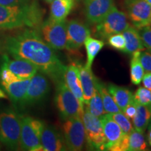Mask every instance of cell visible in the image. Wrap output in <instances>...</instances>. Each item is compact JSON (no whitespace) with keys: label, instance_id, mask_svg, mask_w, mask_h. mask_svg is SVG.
I'll return each mask as SVG.
<instances>
[{"label":"cell","instance_id":"3","mask_svg":"<svg viewBox=\"0 0 151 151\" xmlns=\"http://www.w3.org/2000/svg\"><path fill=\"white\" fill-rule=\"evenodd\" d=\"M22 116L9 106H0V142L12 150L20 148Z\"/></svg>","mask_w":151,"mask_h":151},{"label":"cell","instance_id":"24","mask_svg":"<svg viewBox=\"0 0 151 151\" xmlns=\"http://www.w3.org/2000/svg\"><path fill=\"white\" fill-rule=\"evenodd\" d=\"M84 45L87 52V61L85 65L88 68L92 69V65L94 58L104 46V42L89 36L84 41Z\"/></svg>","mask_w":151,"mask_h":151},{"label":"cell","instance_id":"9","mask_svg":"<svg viewBox=\"0 0 151 151\" xmlns=\"http://www.w3.org/2000/svg\"><path fill=\"white\" fill-rule=\"evenodd\" d=\"M82 120L86 130V142L89 148L94 150H105L106 141L100 118L93 116L86 107Z\"/></svg>","mask_w":151,"mask_h":151},{"label":"cell","instance_id":"30","mask_svg":"<svg viewBox=\"0 0 151 151\" xmlns=\"http://www.w3.org/2000/svg\"><path fill=\"white\" fill-rule=\"evenodd\" d=\"M136 102L148 107L151 110V91L144 87H139L134 94Z\"/></svg>","mask_w":151,"mask_h":151},{"label":"cell","instance_id":"29","mask_svg":"<svg viewBox=\"0 0 151 151\" xmlns=\"http://www.w3.org/2000/svg\"><path fill=\"white\" fill-rule=\"evenodd\" d=\"M111 116L113 119V120L116 122L119 127L122 129L124 134H129L132 129H133L132 122H130L129 119L124 114L122 111L111 113Z\"/></svg>","mask_w":151,"mask_h":151},{"label":"cell","instance_id":"7","mask_svg":"<svg viewBox=\"0 0 151 151\" xmlns=\"http://www.w3.org/2000/svg\"><path fill=\"white\" fill-rule=\"evenodd\" d=\"M41 36L47 44L54 50L66 48L67 43V22L66 20H52L49 18L39 27Z\"/></svg>","mask_w":151,"mask_h":151},{"label":"cell","instance_id":"18","mask_svg":"<svg viewBox=\"0 0 151 151\" xmlns=\"http://www.w3.org/2000/svg\"><path fill=\"white\" fill-rule=\"evenodd\" d=\"M76 65L78 69L79 77L82 86L84 104H87L92 98L96 89L97 78L92 73V69L88 68L86 65H81L80 64H76Z\"/></svg>","mask_w":151,"mask_h":151},{"label":"cell","instance_id":"39","mask_svg":"<svg viewBox=\"0 0 151 151\" xmlns=\"http://www.w3.org/2000/svg\"><path fill=\"white\" fill-rule=\"evenodd\" d=\"M7 97H8V95H7L5 90L0 88V99H7Z\"/></svg>","mask_w":151,"mask_h":151},{"label":"cell","instance_id":"40","mask_svg":"<svg viewBox=\"0 0 151 151\" xmlns=\"http://www.w3.org/2000/svg\"><path fill=\"white\" fill-rule=\"evenodd\" d=\"M45 1H46L47 3H48V4H51L52 1H54V0H45Z\"/></svg>","mask_w":151,"mask_h":151},{"label":"cell","instance_id":"16","mask_svg":"<svg viewBox=\"0 0 151 151\" xmlns=\"http://www.w3.org/2000/svg\"><path fill=\"white\" fill-rule=\"evenodd\" d=\"M41 144L43 151H61L67 150L64 137L55 128L46 125L41 135Z\"/></svg>","mask_w":151,"mask_h":151},{"label":"cell","instance_id":"43","mask_svg":"<svg viewBox=\"0 0 151 151\" xmlns=\"http://www.w3.org/2000/svg\"><path fill=\"white\" fill-rule=\"evenodd\" d=\"M127 1H129V0H127Z\"/></svg>","mask_w":151,"mask_h":151},{"label":"cell","instance_id":"21","mask_svg":"<svg viewBox=\"0 0 151 151\" xmlns=\"http://www.w3.org/2000/svg\"><path fill=\"white\" fill-rule=\"evenodd\" d=\"M74 4V0H54L50 6V18L57 21L65 20Z\"/></svg>","mask_w":151,"mask_h":151},{"label":"cell","instance_id":"26","mask_svg":"<svg viewBox=\"0 0 151 151\" xmlns=\"http://www.w3.org/2000/svg\"><path fill=\"white\" fill-rule=\"evenodd\" d=\"M140 52H134L130 62V78L135 86H139L141 83L144 75V69L140 60Z\"/></svg>","mask_w":151,"mask_h":151},{"label":"cell","instance_id":"11","mask_svg":"<svg viewBox=\"0 0 151 151\" xmlns=\"http://www.w3.org/2000/svg\"><path fill=\"white\" fill-rule=\"evenodd\" d=\"M90 36V30L88 26L77 20H71L67 23V43L66 48L68 51H78Z\"/></svg>","mask_w":151,"mask_h":151},{"label":"cell","instance_id":"35","mask_svg":"<svg viewBox=\"0 0 151 151\" xmlns=\"http://www.w3.org/2000/svg\"><path fill=\"white\" fill-rule=\"evenodd\" d=\"M35 0H0V5L2 6H16L28 4Z\"/></svg>","mask_w":151,"mask_h":151},{"label":"cell","instance_id":"27","mask_svg":"<svg viewBox=\"0 0 151 151\" xmlns=\"http://www.w3.org/2000/svg\"><path fill=\"white\" fill-rule=\"evenodd\" d=\"M148 148L143 133L134 128L128 134V151H143Z\"/></svg>","mask_w":151,"mask_h":151},{"label":"cell","instance_id":"22","mask_svg":"<svg viewBox=\"0 0 151 151\" xmlns=\"http://www.w3.org/2000/svg\"><path fill=\"white\" fill-rule=\"evenodd\" d=\"M107 89L121 111L134 99V94L129 90L124 87L109 84Z\"/></svg>","mask_w":151,"mask_h":151},{"label":"cell","instance_id":"4","mask_svg":"<svg viewBox=\"0 0 151 151\" xmlns=\"http://www.w3.org/2000/svg\"><path fill=\"white\" fill-rule=\"evenodd\" d=\"M56 83L55 102L62 119L65 120L73 117L82 118L85 109L83 104L71 92L63 80Z\"/></svg>","mask_w":151,"mask_h":151},{"label":"cell","instance_id":"5","mask_svg":"<svg viewBox=\"0 0 151 151\" xmlns=\"http://www.w3.org/2000/svg\"><path fill=\"white\" fill-rule=\"evenodd\" d=\"M44 122L30 116H22L20 130V149L29 151H42L41 135Z\"/></svg>","mask_w":151,"mask_h":151},{"label":"cell","instance_id":"28","mask_svg":"<svg viewBox=\"0 0 151 151\" xmlns=\"http://www.w3.org/2000/svg\"><path fill=\"white\" fill-rule=\"evenodd\" d=\"M86 105V107L89 111V112L92 113L93 116H97L98 118H100L106 113L104 109L102 99H101L99 92L98 91L97 88L94 90V94L90 99L89 102Z\"/></svg>","mask_w":151,"mask_h":151},{"label":"cell","instance_id":"6","mask_svg":"<svg viewBox=\"0 0 151 151\" xmlns=\"http://www.w3.org/2000/svg\"><path fill=\"white\" fill-rule=\"evenodd\" d=\"M129 25L127 15L114 5L104 18L96 24L94 35L101 39H107L111 35L122 33Z\"/></svg>","mask_w":151,"mask_h":151},{"label":"cell","instance_id":"10","mask_svg":"<svg viewBox=\"0 0 151 151\" xmlns=\"http://www.w3.org/2000/svg\"><path fill=\"white\" fill-rule=\"evenodd\" d=\"M127 14L137 29L151 26V5L146 0L127 1Z\"/></svg>","mask_w":151,"mask_h":151},{"label":"cell","instance_id":"15","mask_svg":"<svg viewBox=\"0 0 151 151\" xmlns=\"http://www.w3.org/2000/svg\"><path fill=\"white\" fill-rule=\"evenodd\" d=\"M84 12L87 20L97 24L104 18L114 6L113 0H85Z\"/></svg>","mask_w":151,"mask_h":151},{"label":"cell","instance_id":"25","mask_svg":"<svg viewBox=\"0 0 151 151\" xmlns=\"http://www.w3.org/2000/svg\"><path fill=\"white\" fill-rule=\"evenodd\" d=\"M96 88H97L98 91L99 92L100 95H101V99H102L104 109L106 113L111 114V113L121 111L120 108L118 106V105L116 104V103L115 102L112 96L109 93V90L107 89V87H106L104 84H103L101 82L98 81L97 79L96 81Z\"/></svg>","mask_w":151,"mask_h":151},{"label":"cell","instance_id":"1","mask_svg":"<svg viewBox=\"0 0 151 151\" xmlns=\"http://www.w3.org/2000/svg\"><path fill=\"white\" fill-rule=\"evenodd\" d=\"M5 41L6 51L11 56L32 62L55 82L63 80L65 66L37 29H25L18 35L6 37Z\"/></svg>","mask_w":151,"mask_h":151},{"label":"cell","instance_id":"20","mask_svg":"<svg viewBox=\"0 0 151 151\" xmlns=\"http://www.w3.org/2000/svg\"><path fill=\"white\" fill-rule=\"evenodd\" d=\"M125 40V48L124 52L132 55L134 52L144 50L145 47L141 41L139 29L134 26L129 25L122 32Z\"/></svg>","mask_w":151,"mask_h":151},{"label":"cell","instance_id":"17","mask_svg":"<svg viewBox=\"0 0 151 151\" xmlns=\"http://www.w3.org/2000/svg\"><path fill=\"white\" fill-rule=\"evenodd\" d=\"M63 81L71 92L84 104L83 94L81 86L78 69L76 63L65 66L63 73Z\"/></svg>","mask_w":151,"mask_h":151},{"label":"cell","instance_id":"31","mask_svg":"<svg viewBox=\"0 0 151 151\" xmlns=\"http://www.w3.org/2000/svg\"><path fill=\"white\" fill-rule=\"evenodd\" d=\"M107 43L111 48L123 52L125 48V40L122 33L111 35L107 38Z\"/></svg>","mask_w":151,"mask_h":151},{"label":"cell","instance_id":"34","mask_svg":"<svg viewBox=\"0 0 151 151\" xmlns=\"http://www.w3.org/2000/svg\"><path fill=\"white\" fill-rule=\"evenodd\" d=\"M136 111H137V103L134 101V99H133L128 104L125 108L124 109V110L122 111V113L125 115L129 119H132L134 118V116H135Z\"/></svg>","mask_w":151,"mask_h":151},{"label":"cell","instance_id":"36","mask_svg":"<svg viewBox=\"0 0 151 151\" xmlns=\"http://www.w3.org/2000/svg\"><path fill=\"white\" fill-rule=\"evenodd\" d=\"M141 81L143 87L151 91V72H146L145 73Z\"/></svg>","mask_w":151,"mask_h":151},{"label":"cell","instance_id":"19","mask_svg":"<svg viewBox=\"0 0 151 151\" xmlns=\"http://www.w3.org/2000/svg\"><path fill=\"white\" fill-rule=\"evenodd\" d=\"M31 79V78H30ZM30 79H18L8 83L1 84L4 90L14 104L20 106L25 97Z\"/></svg>","mask_w":151,"mask_h":151},{"label":"cell","instance_id":"42","mask_svg":"<svg viewBox=\"0 0 151 151\" xmlns=\"http://www.w3.org/2000/svg\"><path fill=\"white\" fill-rule=\"evenodd\" d=\"M1 143H0V150H1Z\"/></svg>","mask_w":151,"mask_h":151},{"label":"cell","instance_id":"8","mask_svg":"<svg viewBox=\"0 0 151 151\" xmlns=\"http://www.w3.org/2000/svg\"><path fill=\"white\" fill-rule=\"evenodd\" d=\"M62 129L67 150L79 151L84 148L86 135L82 118L73 117L65 120Z\"/></svg>","mask_w":151,"mask_h":151},{"label":"cell","instance_id":"38","mask_svg":"<svg viewBox=\"0 0 151 151\" xmlns=\"http://www.w3.org/2000/svg\"><path fill=\"white\" fill-rule=\"evenodd\" d=\"M150 122V124H148V134H147V139H148L149 145L151 146V120Z\"/></svg>","mask_w":151,"mask_h":151},{"label":"cell","instance_id":"37","mask_svg":"<svg viewBox=\"0 0 151 151\" xmlns=\"http://www.w3.org/2000/svg\"><path fill=\"white\" fill-rule=\"evenodd\" d=\"M6 37H2L0 36V54L6 51Z\"/></svg>","mask_w":151,"mask_h":151},{"label":"cell","instance_id":"33","mask_svg":"<svg viewBox=\"0 0 151 151\" xmlns=\"http://www.w3.org/2000/svg\"><path fill=\"white\" fill-rule=\"evenodd\" d=\"M140 60L143 69L146 72H151V53L148 51L140 52Z\"/></svg>","mask_w":151,"mask_h":151},{"label":"cell","instance_id":"23","mask_svg":"<svg viewBox=\"0 0 151 151\" xmlns=\"http://www.w3.org/2000/svg\"><path fill=\"white\" fill-rule=\"evenodd\" d=\"M137 103V111L132 118L133 126L137 131L144 133L151 120V110L148 107Z\"/></svg>","mask_w":151,"mask_h":151},{"label":"cell","instance_id":"13","mask_svg":"<svg viewBox=\"0 0 151 151\" xmlns=\"http://www.w3.org/2000/svg\"><path fill=\"white\" fill-rule=\"evenodd\" d=\"M1 66L9 69L11 72L21 79H30L37 73L39 68L27 60L14 58L11 59L6 54L1 58Z\"/></svg>","mask_w":151,"mask_h":151},{"label":"cell","instance_id":"2","mask_svg":"<svg viewBox=\"0 0 151 151\" xmlns=\"http://www.w3.org/2000/svg\"><path fill=\"white\" fill-rule=\"evenodd\" d=\"M43 11L37 1L16 6L0 5V30L12 29L26 26L39 29Z\"/></svg>","mask_w":151,"mask_h":151},{"label":"cell","instance_id":"32","mask_svg":"<svg viewBox=\"0 0 151 151\" xmlns=\"http://www.w3.org/2000/svg\"><path fill=\"white\" fill-rule=\"evenodd\" d=\"M139 32L145 48L151 53V26L139 29Z\"/></svg>","mask_w":151,"mask_h":151},{"label":"cell","instance_id":"12","mask_svg":"<svg viewBox=\"0 0 151 151\" xmlns=\"http://www.w3.org/2000/svg\"><path fill=\"white\" fill-rule=\"evenodd\" d=\"M50 90L46 77L41 73H36L30 79L25 97L20 106L25 107L32 105L44 99Z\"/></svg>","mask_w":151,"mask_h":151},{"label":"cell","instance_id":"41","mask_svg":"<svg viewBox=\"0 0 151 151\" xmlns=\"http://www.w3.org/2000/svg\"><path fill=\"white\" fill-rule=\"evenodd\" d=\"M146 1L149 4L151 5V0H146Z\"/></svg>","mask_w":151,"mask_h":151},{"label":"cell","instance_id":"14","mask_svg":"<svg viewBox=\"0 0 151 151\" xmlns=\"http://www.w3.org/2000/svg\"><path fill=\"white\" fill-rule=\"evenodd\" d=\"M106 141L105 150L116 151L117 146L124 134L109 113H105L100 117Z\"/></svg>","mask_w":151,"mask_h":151}]
</instances>
